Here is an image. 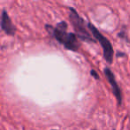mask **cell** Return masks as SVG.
<instances>
[{"label": "cell", "mask_w": 130, "mask_h": 130, "mask_svg": "<svg viewBox=\"0 0 130 130\" xmlns=\"http://www.w3.org/2000/svg\"><path fill=\"white\" fill-rule=\"evenodd\" d=\"M45 29L52 38L55 39L59 44L62 45L65 49L77 53L80 48V43L75 33L68 32V23L61 21L56 26L45 24Z\"/></svg>", "instance_id": "1"}, {"label": "cell", "mask_w": 130, "mask_h": 130, "mask_svg": "<svg viewBox=\"0 0 130 130\" xmlns=\"http://www.w3.org/2000/svg\"><path fill=\"white\" fill-rule=\"evenodd\" d=\"M69 9V20L77 35L79 39L84 42L88 43H95L96 40L92 36L89 31L88 28L86 26V21L78 14V11L74 7H68Z\"/></svg>", "instance_id": "2"}, {"label": "cell", "mask_w": 130, "mask_h": 130, "mask_svg": "<svg viewBox=\"0 0 130 130\" xmlns=\"http://www.w3.org/2000/svg\"><path fill=\"white\" fill-rule=\"evenodd\" d=\"M87 28H88L89 31L91 32L94 39L97 40L101 45L102 48H103V54L104 61L108 64H112L114 59V49L110 41L106 37L103 36L93 23L87 22Z\"/></svg>", "instance_id": "3"}, {"label": "cell", "mask_w": 130, "mask_h": 130, "mask_svg": "<svg viewBox=\"0 0 130 130\" xmlns=\"http://www.w3.org/2000/svg\"><path fill=\"white\" fill-rule=\"evenodd\" d=\"M103 73L105 75V78H106L107 81L109 82V84L110 85L112 89V93H113V95L115 96L116 100H117L118 106L120 107L122 105L123 103V95H122V90H121L120 87L118 84L117 80L115 78V75L111 71V70L109 67H105L103 69Z\"/></svg>", "instance_id": "4"}, {"label": "cell", "mask_w": 130, "mask_h": 130, "mask_svg": "<svg viewBox=\"0 0 130 130\" xmlns=\"http://www.w3.org/2000/svg\"><path fill=\"white\" fill-rule=\"evenodd\" d=\"M1 29L6 35L12 37L15 36L17 31L16 26L12 22L11 18H10L9 14L6 9H3L2 13H1Z\"/></svg>", "instance_id": "5"}, {"label": "cell", "mask_w": 130, "mask_h": 130, "mask_svg": "<svg viewBox=\"0 0 130 130\" xmlns=\"http://www.w3.org/2000/svg\"><path fill=\"white\" fill-rule=\"evenodd\" d=\"M118 37L121 39L125 40L126 42H129V39H128V36H127V32H126V27H123L122 29H120L119 33H118Z\"/></svg>", "instance_id": "6"}, {"label": "cell", "mask_w": 130, "mask_h": 130, "mask_svg": "<svg viewBox=\"0 0 130 130\" xmlns=\"http://www.w3.org/2000/svg\"><path fill=\"white\" fill-rule=\"evenodd\" d=\"M90 75L92 77H94V78L95 80H99L100 79L99 75H98V73L96 72V71H94V70H91V71H90Z\"/></svg>", "instance_id": "7"}, {"label": "cell", "mask_w": 130, "mask_h": 130, "mask_svg": "<svg viewBox=\"0 0 130 130\" xmlns=\"http://www.w3.org/2000/svg\"><path fill=\"white\" fill-rule=\"evenodd\" d=\"M112 130H116V129H115V128H113V129H112Z\"/></svg>", "instance_id": "8"}, {"label": "cell", "mask_w": 130, "mask_h": 130, "mask_svg": "<svg viewBox=\"0 0 130 130\" xmlns=\"http://www.w3.org/2000/svg\"><path fill=\"white\" fill-rule=\"evenodd\" d=\"M52 130H57V129H52Z\"/></svg>", "instance_id": "9"}, {"label": "cell", "mask_w": 130, "mask_h": 130, "mask_svg": "<svg viewBox=\"0 0 130 130\" xmlns=\"http://www.w3.org/2000/svg\"><path fill=\"white\" fill-rule=\"evenodd\" d=\"M93 130H96V129H93Z\"/></svg>", "instance_id": "10"}]
</instances>
